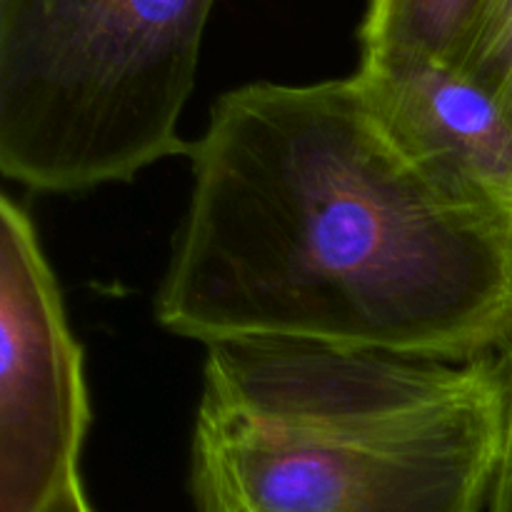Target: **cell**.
I'll list each match as a JSON object with an SVG mask.
<instances>
[{"label":"cell","instance_id":"9c48e42d","mask_svg":"<svg viewBox=\"0 0 512 512\" xmlns=\"http://www.w3.org/2000/svg\"><path fill=\"white\" fill-rule=\"evenodd\" d=\"M40 512H93L88 505V498H85L83 483L78 478L68 480L63 488L55 490L53 498L40 508Z\"/></svg>","mask_w":512,"mask_h":512},{"label":"cell","instance_id":"ba28073f","mask_svg":"<svg viewBox=\"0 0 512 512\" xmlns=\"http://www.w3.org/2000/svg\"><path fill=\"white\" fill-rule=\"evenodd\" d=\"M500 363L505 375V425L503 448H500L498 470H495L493 490L485 512H512V335L500 350Z\"/></svg>","mask_w":512,"mask_h":512},{"label":"cell","instance_id":"5b68a950","mask_svg":"<svg viewBox=\"0 0 512 512\" xmlns=\"http://www.w3.org/2000/svg\"><path fill=\"white\" fill-rule=\"evenodd\" d=\"M360 80L400 143L460 193L512 215V118L455 65H363Z\"/></svg>","mask_w":512,"mask_h":512},{"label":"cell","instance_id":"277c9868","mask_svg":"<svg viewBox=\"0 0 512 512\" xmlns=\"http://www.w3.org/2000/svg\"><path fill=\"white\" fill-rule=\"evenodd\" d=\"M83 355L30 215L0 200V512H40L78 478Z\"/></svg>","mask_w":512,"mask_h":512},{"label":"cell","instance_id":"52a82bcc","mask_svg":"<svg viewBox=\"0 0 512 512\" xmlns=\"http://www.w3.org/2000/svg\"><path fill=\"white\" fill-rule=\"evenodd\" d=\"M455 68L478 80L512 118V0H490Z\"/></svg>","mask_w":512,"mask_h":512},{"label":"cell","instance_id":"8992f818","mask_svg":"<svg viewBox=\"0 0 512 512\" xmlns=\"http://www.w3.org/2000/svg\"><path fill=\"white\" fill-rule=\"evenodd\" d=\"M490 0H368L360 63L458 65Z\"/></svg>","mask_w":512,"mask_h":512},{"label":"cell","instance_id":"6da1fadb","mask_svg":"<svg viewBox=\"0 0 512 512\" xmlns=\"http://www.w3.org/2000/svg\"><path fill=\"white\" fill-rule=\"evenodd\" d=\"M188 155L170 333L445 363L510 340L512 215L425 168L358 75L230 90Z\"/></svg>","mask_w":512,"mask_h":512},{"label":"cell","instance_id":"3957f363","mask_svg":"<svg viewBox=\"0 0 512 512\" xmlns=\"http://www.w3.org/2000/svg\"><path fill=\"white\" fill-rule=\"evenodd\" d=\"M215 0H0V170L38 193L178 153Z\"/></svg>","mask_w":512,"mask_h":512},{"label":"cell","instance_id":"7a4b0ae2","mask_svg":"<svg viewBox=\"0 0 512 512\" xmlns=\"http://www.w3.org/2000/svg\"><path fill=\"white\" fill-rule=\"evenodd\" d=\"M503 425L500 353L213 345L193 495L200 512H485Z\"/></svg>","mask_w":512,"mask_h":512}]
</instances>
